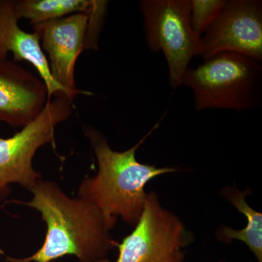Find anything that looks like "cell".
I'll use <instances>...</instances> for the list:
<instances>
[{
	"label": "cell",
	"instance_id": "cell-5",
	"mask_svg": "<svg viewBox=\"0 0 262 262\" xmlns=\"http://www.w3.org/2000/svg\"><path fill=\"white\" fill-rule=\"evenodd\" d=\"M72 103L65 96L51 98L35 120L11 137L0 138V203L9 196L11 184L29 190L42 180L33 158L39 148L54 142L58 124L72 115Z\"/></svg>",
	"mask_w": 262,
	"mask_h": 262
},
{
	"label": "cell",
	"instance_id": "cell-11",
	"mask_svg": "<svg viewBox=\"0 0 262 262\" xmlns=\"http://www.w3.org/2000/svg\"><path fill=\"white\" fill-rule=\"evenodd\" d=\"M221 193L237 211L246 215L247 225L241 230L221 226L215 233L217 238L224 244H230L234 239L241 241L249 248L258 262H262V213L253 209L246 201L251 190H239L234 186L224 188Z\"/></svg>",
	"mask_w": 262,
	"mask_h": 262
},
{
	"label": "cell",
	"instance_id": "cell-7",
	"mask_svg": "<svg viewBox=\"0 0 262 262\" xmlns=\"http://www.w3.org/2000/svg\"><path fill=\"white\" fill-rule=\"evenodd\" d=\"M192 235L182 221L162 206L156 192L146 194L144 210L132 232L119 243L116 261L97 262H184L183 248Z\"/></svg>",
	"mask_w": 262,
	"mask_h": 262
},
{
	"label": "cell",
	"instance_id": "cell-13",
	"mask_svg": "<svg viewBox=\"0 0 262 262\" xmlns=\"http://www.w3.org/2000/svg\"><path fill=\"white\" fill-rule=\"evenodd\" d=\"M226 0H190L191 25L200 37L209 28L225 6Z\"/></svg>",
	"mask_w": 262,
	"mask_h": 262
},
{
	"label": "cell",
	"instance_id": "cell-9",
	"mask_svg": "<svg viewBox=\"0 0 262 262\" xmlns=\"http://www.w3.org/2000/svg\"><path fill=\"white\" fill-rule=\"evenodd\" d=\"M48 100L43 80L16 62L0 61V122L22 128L37 118Z\"/></svg>",
	"mask_w": 262,
	"mask_h": 262
},
{
	"label": "cell",
	"instance_id": "cell-4",
	"mask_svg": "<svg viewBox=\"0 0 262 262\" xmlns=\"http://www.w3.org/2000/svg\"><path fill=\"white\" fill-rule=\"evenodd\" d=\"M108 2L91 13H76L33 26L43 52L47 53L52 77L71 101L80 94L75 77V63L85 50L98 49V39Z\"/></svg>",
	"mask_w": 262,
	"mask_h": 262
},
{
	"label": "cell",
	"instance_id": "cell-14",
	"mask_svg": "<svg viewBox=\"0 0 262 262\" xmlns=\"http://www.w3.org/2000/svg\"><path fill=\"white\" fill-rule=\"evenodd\" d=\"M218 262H227V261H224V260H220V261H219Z\"/></svg>",
	"mask_w": 262,
	"mask_h": 262
},
{
	"label": "cell",
	"instance_id": "cell-12",
	"mask_svg": "<svg viewBox=\"0 0 262 262\" xmlns=\"http://www.w3.org/2000/svg\"><path fill=\"white\" fill-rule=\"evenodd\" d=\"M103 0H15L19 19H28L32 26L76 14L91 13Z\"/></svg>",
	"mask_w": 262,
	"mask_h": 262
},
{
	"label": "cell",
	"instance_id": "cell-10",
	"mask_svg": "<svg viewBox=\"0 0 262 262\" xmlns=\"http://www.w3.org/2000/svg\"><path fill=\"white\" fill-rule=\"evenodd\" d=\"M19 20L15 11V0H0V61L8 59V54L12 53L13 61L29 62L46 83L48 99L56 96L67 98L52 77L47 57L41 48L37 34L24 31L19 27Z\"/></svg>",
	"mask_w": 262,
	"mask_h": 262
},
{
	"label": "cell",
	"instance_id": "cell-2",
	"mask_svg": "<svg viewBox=\"0 0 262 262\" xmlns=\"http://www.w3.org/2000/svg\"><path fill=\"white\" fill-rule=\"evenodd\" d=\"M159 124L158 122L137 144L124 151L112 149L101 131L83 125L84 135L97 159L98 170L94 177L82 181L78 196L97 208L111 229L116 225L118 217L127 225L135 226L145 204L146 184L159 176L181 170L175 167L160 168L141 163L136 159L139 146Z\"/></svg>",
	"mask_w": 262,
	"mask_h": 262
},
{
	"label": "cell",
	"instance_id": "cell-1",
	"mask_svg": "<svg viewBox=\"0 0 262 262\" xmlns=\"http://www.w3.org/2000/svg\"><path fill=\"white\" fill-rule=\"evenodd\" d=\"M29 191L31 201L15 203L40 213L47 227L46 238L31 256H6L8 262H52L66 256H75L78 262H97L118 246L103 215L90 202L71 198L52 181L42 179Z\"/></svg>",
	"mask_w": 262,
	"mask_h": 262
},
{
	"label": "cell",
	"instance_id": "cell-8",
	"mask_svg": "<svg viewBox=\"0 0 262 262\" xmlns=\"http://www.w3.org/2000/svg\"><path fill=\"white\" fill-rule=\"evenodd\" d=\"M224 52L262 61L261 1H227L201 37L200 56L205 61Z\"/></svg>",
	"mask_w": 262,
	"mask_h": 262
},
{
	"label": "cell",
	"instance_id": "cell-3",
	"mask_svg": "<svg viewBox=\"0 0 262 262\" xmlns=\"http://www.w3.org/2000/svg\"><path fill=\"white\" fill-rule=\"evenodd\" d=\"M261 61L237 53L224 52L188 68L182 84L192 89L198 111L209 108L242 113L260 103Z\"/></svg>",
	"mask_w": 262,
	"mask_h": 262
},
{
	"label": "cell",
	"instance_id": "cell-6",
	"mask_svg": "<svg viewBox=\"0 0 262 262\" xmlns=\"http://www.w3.org/2000/svg\"><path fill=\"white\" fill-rule=\"evenodd\" d=\"M139 5L148 48L154 53L163 52L169 82L173 89H178L201 49V37L191 25L190 0H143Z\"/></svg>",
	"mask_w": 262,
	"mask_h": 262
}]
</instances>
